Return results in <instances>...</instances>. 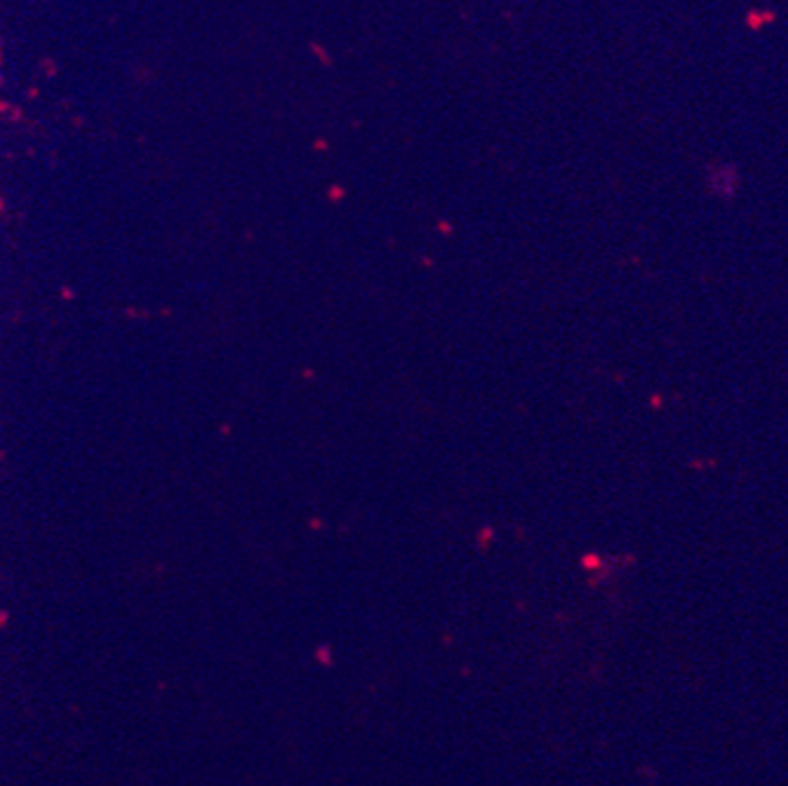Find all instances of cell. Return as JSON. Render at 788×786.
Returning a JSON list of instances; mask_svg holds the SVG:
<instances>
[{
	"label": "cell",
	"mask_w": 788,
	"mask_h": 786,
	"mask_svg": "<svg viewBox=\"0 0 788 786\" xmlns=\"http://www.w3.org/2000/svg\"><path fill=\"white\" fill-rule=\"evenodd\" d=\"M0 83H3V76H0Z\"/></svg>",
	"instance_id": "obj_1"
}]
</instances>
